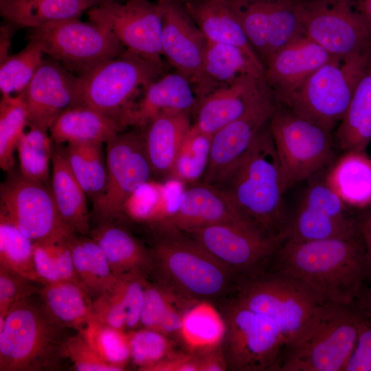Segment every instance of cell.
I'll return each instance as SVG.
<instances>
[{"label": "cell", "mask_w": 371, "mask_h": 371, "mask_svg": "<svg viewBox=\"0 0 371 371\" xmlns=\"http://www.w3.org/2000/svg\"><path fill=\"white\" fill-rule=\"evenodd\" d=\"M357 233L355 215L339 218L321 207L300 203L293 217L289 219L284 240L311 241Z\"/></svg>", "instance_id": "d590c367"}, {"label": "cell", "mask_w": 371, "mask_h": 371, "mask_svg": "<svg viewBox=\"0 0 371 371\" xmlns=\"http://www.w3.org/2000/svg\"><path fill=\"white\" fill-rule=\"evenodd\" d=\"M43 286L0 265V319H5L13 304L38 295Z\"/></svg>", "instance_id": "c3c4849f"}, {"label": "cell", "mask_w": 371, "mask_h": 371, "mask_svg": "<svg viewBox=\"0 0 371 371\" xmlns=\"http://www.w3.org/2000/svg\"><path fill=\"white\" fill-rule=\"evenodd\" d=\"M336 139L344 152L366 150L371 142V58L337 128Z\"/></svg>", "instance_id": "e575fe53"}, {"label": "cell", "mask_w": 371, "mask_h": 371, "mask_svg": "<svg viewBox=\"0 0 371 371\" xmlns=\"http://www.w3.org/2000/svg\"><path fill=\"white\" fill-rule=\"evenodd\" d=\"M69 243L78 281L93 301L109 289L117 277L103 250L89 235L73 233Z\"/></svg>", "instance_id": "836d02e7"}, {"label": "cell", "mask_w": 371, "mask_h": 371, "mask_svg": "<svg viewBox=\"0 0 371 371\" xmlns=\"http://www.w3.org/2000/svg\"><path fill=\"white\" fill-rule=\"evenodd\" d=\"M147 282V278L137 274H126L117 278L115 284L127 309L126 329H135L140 324V314Z\"/></svg>", "instance_id": "816d5d0a"}, {"label": "cell", "mask_w": 371, "mask_h": 371, "mask_svg": "<svg viewBox=\"0 0 371 371\" xmlns=\"http://www.w3.org/2000/svg\"><path fill=\"white\" fill-rule=\"evenodd\" d=\"M365 317L354 302H328L309 333L284 350L276 370L342 371Z\"/></svg>", "instance_id": "8992f818"}, {"label": "cell", "mask_w": 371, "mask_h": 371, "mask_svg": "<svg viewBox=\"0 0 371 371\" xmlns=\"http://www.w3.org/2000/svg\"><path fill=\"white\" fill-rule=\"evenodd\" d=\"M91 1L94 6H97L109 2H122V0H91Z\"/></svg>", "instance_id": "91938a15"}, {"label": "cell", "mask_w": 371, "mask_h": 371, "mask_svg": "<svg viewBox=\"0 0 371 371\" xmlns=\"http://www.w3.org/2000/svg\"><path fill=\"white\" fill-rule=\"evenodd\" d=\"M342 371H371V319L365 317L355 348Z\"/></svg>", "instance_id": "f5cc1de1"}, {"label": "cell", "mask_w": 371, "mask_h": 371, "mask_svg": "<svg viewBox=\"0 0 371 371\" xmlns=\"http://www.w3.org/2000/svg\"><path fill=\"white\" fill-rule=\"evenodd\" d=\"M28 38L37 41L45 55L78 76L126 51L109 29L80 18L30 29Z\"/></svg>", "instance_id": "30bf717a"}, {"label": "cell", "mask_w": 371, "mask_h": 371, "mask_svg": "<svg viewBox=\"0 0 371 371\" xmlns=\"http://www.w3.org/2000/svg\"><path fill=\"white\" fill-rule=\"evenodd\" d=\"M355 7L371 26V0H355Z\"/></svg>", "instance_id": "680465c9"}, {"label": "cell", "mask_w": 371, "mask_h": 371, "mask_svg": "<svg viewBox=\"0 0 371 371\" xmlns=\"http://www.w3.org/2000/svg\"><path fill=\"white\" fill-rule=\"evenodd\" d=\"M270 269L297 278L327 301L351 304L367 284L365 250L359 232L317 240H284Z\"/></svg>", "instance_id": "6da1fadb"}, {"label": "cell", "mask_w": 371, "mask_h": 371, "mask_svg": "<svg viewBox=\"0 0 371 371\" xmlns=\"http://www.w3.org/2000/svg\"><path fill=\"white\" fill-rule=\"evenodd\" d=\"M371 58V47L333 56L314 71L285 105L296 115L332 131L344 118Z\"/></svg>", "instance_id": "52a82bcc"}, {"label": "cell", "mask_w": 371, "mask_h": 371, "mask_svg": "<svg viewBox=\"0 0 371 371\" xmlns=\"http://www.w3.org/2000/svg\"><path fill=\"white\" fill-rule=\"evenodd\" d=\"M271 91L264 77L245 75L201 100L194 110L192 125L213 135L238 119Z\"/></svg>", "instance_id": "7402d4cb"}, {"label": "cell", "mask_w": 371, "mask_h": 371, "mask_svg": "<svg viewBox=\"0 0 371 371\" xmlns=\"http://www.w3.org/2000/svg\"><path fill=\"white\" fill-rule=\"evenodd\" d=\"M23 93L27 126L49 131L67 109L80 106L79 76L50 57L44 60Z\"/></svg>", "instance_id": "ac0fdd59"}, {"label": "cell", "mask_w": 371, "mask_h": 371, "mask_svg": "<svg viewBox=\"0 0 371 371\" xmlns=\"http://www.w3.org/2000/svg\"><path fill=\"white\" fill-rule=\"evenodd\" d=\"M354 304L366 317L371 319V285L366 284L362 287Z\"/></svg>", "instance_id": "6f0895ef"}, {"label": "cell", "mask_w": 371, "mask_h": 371, "mask_svg": "<svg viewBox=\"0 0 371 371\" xmlns=\"http://www.w3.org/2000/svg\"><path fill=\"white\" fill-rule=\"evenodd\" d=\"M357 231L362 240L367 267V283H371V210L358 211L355 214Z\"/></svg>", "instance_id": "11a10c76"}, {"label": "cell", "mask_w": 371, "mask_h": 371, "mask_svg": "<svg viewBox=\"0 0 371 371\" xmlns=\"http://www.w3.org/2000/svg\"><path fill=\"white\" fill-rule=\"evenodd\" d=\"M71 234L34 242V266L43 284L68 280L79 282L69 243Z\"/></svg>", "instance_id": "f35d334b"}, {"label": "cell", "mask_w": 371, "mask_h": 371, "mask_svg": "<svg viewBox=\"0 0 371 371\" xmlns=\"http://www.w3.org/2000/svg\"><path fill=\"white\" fill-rule=\"evenodd\" d=\"M212 137L192 124L177 155L170 179L189 184L202 180L209 163Z\"/></svg>", "instance_id": "60d3db41"}, {"label": "cell", "mask_w": 371, "mask_h": 371, "mask_svg": "<svg viewBox=\"0 0 371 371\" xmlns=\"http://www.w3.org/2000/svg\"><path fill=\"white\" fill-rule=\"evenodd\" d=\"M277 104L271 91L242 117L212 135L209 163L201 181L214 185L246 154Z\"/></svg>", "instance_id": "d6986e66"}, {"label": "cell", "mask_w": 371, "mask_h": 371, "mask_svg": "<svg viewBox=\"0 0 371 371\" xmlns=\"http://www.w3.org/2000/svg\"><path fill=\"white\" fill-rule=\"evenodd\" d=\"M165 73V65L126 50L79 76L80 106L94 109L122 126V118L133 102Z\"/></svg>", "instance_id": "ba28073f"}, {"label": "cell", "mask_w": 371, "mask_h": 371, "mask_svg": "<svg viewBox=\"0 0 371 371\" xmlns=\"http://www.w3.org/2000/svg\"><path fill=\"white\" fill-rule=\"evenodd\" d=\"M94 7L91 0H0V13L8 25L34 29L80 18Z\"/></svg>", "instance_id": "4dcf8cb0"}, {"label": "cell", "mask_w": 371, "mask_h": 371, "mask_svg": "<svg viewBox=\"0 0 371 371\" xmlns=\"http://www.w3.org/2000/svg\"><path fill=\"white\" fill-rule=\"evenodd\" d=\"M90 21L109 29L132 53L159 65L164 4L150 0L109 2L87 12Z\"/></svg>", "instance_id": "9a60e30c"}, {"label": "cell", "mask_w": 371, "mask_h": 371, "mask_svg": "<svg viewBox=\"0 0 371 371\" xmlns=\"http://www.w3.org/2000/svg\"><path fill=\"white\" fill-rule=\"evenodd\" d=\"M225 331L222 315L209 301L201 300L185 312L179 337L190 352L197 355L221 346Z\"/></svg>", "instance_id": "74e56055"}, {"label": "cell", "mask_w": 371, "mask_h": 371, "mask_svg": "<svg viewBox=\"0 0 371 371\" xmlns=\"http://www.w3.org/2000/svg\"><path fill=\"white\" fill-rule=\"evenodd\" d=\"M197 98L190 80L175 71L149 84L133 102L122 120L124 128L142 127L152 117L164 113H193Z\"/></svg>", "instance_id": "603a6c76"}, {"label": "cell", "mask_w": 371, "mask_h": 371, "mask_svg": "<svg viewBox=\"0 0 371 371\" xmlns=\"http://www.w3.org/2000/svg\"><path fill=\"white\" fill-rule=\"evenodd\" d=\"M181 2L184 3L185 1H188V0H180Z\"/></svg>", "instance_id": "6125c7cd"}, {"label": "cell", "mask_w": 371, "mask_h": 371, "mask_svg": "<svg viewBox=\"0 0 371 371\" xmlns=\"http://www.w3.org/2000/svg\"><path fill=\"white\" fill-rule=\"evenodd\" d=\"M284 192L333 162L331 132L278 104L269 121Z\"/></svg>", "instance_id": "9c48e42d"}, {"label": "cell", "mask_w": 371, "mask_h": 371, "mask_svg": "<svg viewBox=\"0 0 371 371\" xmlns=\"http://www.w3.org/2000/svg\"><path fill=\"white\" fill-rule=\"evenodd\" d=\"M304 35L333 56H346L371 47V26L355 0H304Z\"/></svg>", "instance_id": "2e32d148"}, {"label": "cell", "mask_w": 371, "mask_h": 371, "mask_svg": "<svg viewBox=\"0 0 371 371\" xmlns=\"http://www.w3.org/2000/svg\"><path fill=\"white\" fill-rule=\"evenodd\" d=\"M44 55L41 45L36 41L29 40L22 50L1 60V95L23 92L42 64Z\"/></svg>", "instance_id": "7bdbcfd3"}, {"label": "cell", "mask_w": 371, "mask_h": 371, "mask_svg": "<svg viewBox=\"0 0 371 371\" xmlns=\"http://www.w3.org/2000/svg\"><path fill=\"white\" fill-rule=\"evenodd\" d=\"M212 186L245 222L267 236L285 240L289 222L283 207L285 192L269 122L246 154Z\"/></svg>", "instance_id": "7a4b0ae2"}, {"label": "cell", "mask_w": 371, "mask_h": 371, "mask_svg": "<svg viewBox=\"0 0 371 371\" xmlns=\"http://www.w3.org/2000/svg\"><path fill=\"white\" fill-rule=\"evenodd\" d=\"M164 4L162 55L175 71L188 78L193 86L200 75L207 40L183 2L174 0Z\"/></svg>", "instance_id": "44dd1931"}, {"label": "cell", "mask_w": 371, "mask_h": 371, "mask_svg": "<svg viewBox=\"0 0 371 371\" xmlns=\"http://www.w3.org/2000/svg\"><path fill=\"white\" fill-rule=\"evenodd\" d=\"M104 143H69L60 148L75 178L93 205L104 194L107 167Z\"/></svg>", "instance_id": "8d00e7d4"}, {"label": "cell", "mask_w": 371, "mask_h": 371, "mask_svg": "<svg viewBox=\"0 0 371 371\" xmlns=\"http://www.w3.org/2000/svg\"><path fill=\"white\" fill-rule=\"evenodd\" d=\"M0 265L43 284L34 266V242L3 216H0Z\"/></svg>", "instance_id": "ee69618b"}, {"label": "cell", "mask_w": 371, "mask_h": 371, "mask_svg": "<svg viewBox=\"0 0 371 371\" xmlns=\"http://www.w3.org/2000/svg\"><path fill=\"white\" fill-rule=\"evenodd\" d=\"M67 352L75 370L117 371L100 357L80 331L70 335L67 341Z\"/></svg>", "instance_id": "f907efd6"}, {"label": "cell", "mask_w": 371, "mask_h": 371, "mask_svg": "<svg viewBox=\"0 0 371 371\" xmlns=\"http://www.w3.org/2000/svg\"><path fill=\"white\" fill-rule=\"evenodd\" d=\"M69 328L32 297L13 304L0 319V371H58L67 360Z\"/></svg>", "instance_id": "5b68a950"}, {"label": "cell", "mask_w": 371, "mask_h": 371, "mask_svg": "<svg viewBox=\"0 0 371 371\" xmlns=\"http://www.w3.org/2000/svg\"><path fill=\"white\" fill-rule=\"evenodd\" d=\"M263 67L279 49L304 35V0H232Z\"/></svg>", "instance_id": "e0dca14e"}, {"label": "cell", "mask_w": 371, "mask_h": 371, "mask_svg": "<svg viewBox=\"0 0 371 371\" xmlns=\"http://www.w3.org/2000/svg\"><path fill=\"white\" fill-rule=\"evenodd\" d=\"M115 282L93 301V319L111 327L126 330L127 309Z\"/></svg>", "instance_id": "681fc988"}, {"label": "cell", "mask_w": 371, "mask_h": 371, "mask_svg": "<svg viewBox=\"0 0 371 371\" xmlns=\"http://www.w3.org/2000/svg\"><path fill=\"white\" fill-rule=\"evenodd\" d=\"M196 355L199 359V371H225L227 370L221 345Z\"/></svg>", "instance_id": "9f6ffc18"}, {"label": "cell", "mask_w": 371, "mask_h": 371, "mask_svg": "<svg viewBox=\"0 0 371 371\" xmlns=\"http://www.w3.org/2000/svg\"><path fill=\"white\" fill-rule=\"evenodd\" d=\"M0 186V216L14 223L33 242L75 233L62 218L50 185L8 173Z\"/></svg>", "instance_id": "5bb4252c"}, {"label": "cell", "mask_w": 371, "mask_h": 371, "mask_svg": "<svg viewBox=\"0 0 371 371\" xmlns=\"http://www.w3.org/2000/svg\"><path fill=\"white\" fill-rule=\"evenodd\" d=\"M174 1V0H155V1H157V2L160 3H168L169 1Z\"/></svg>", "instance_id": "94428289"}, {"label": "cell", "mask_w": 371, "mask_h": 371, "mask_svg": "<svg viewBox=\"0 0 371 371\" xmlns=\"http://www.w3.org/2000/svg\"><path fill=\"white\" fill-rule=\"evenodd\" d=\"M105 144L107 183L104 194L93 205L94 222L122 220L130 199L154 180L139 128L122 131Z\"/></svg>", "instance_id": "7c38bea8"}, {"label": "cell", "mask_w": 371, "mask_h": 371, "mask_svg": "<svg viewBox=\"0 0 371 371\" xmlns=\"http://www.w3.org/2000/svg\"><path fill=\"white\" fill-rule=\"evenodd\" d=\"M369 210H371V207H370L369 208Z\"/></svg>", "instance_id": "be15d7a7"}, {"label": "cell", "mask_w": 371, "mask_h": 371, "mask_svg": "<svg viewBox=\"0 0 371 371\" xmlns=\"http://www.w3.org/2000/svg\"><path fill=\"white\" fill-rule=\"evenodd\" d=\"M183 3L207 41L238 47L262 65L244 32L232 0H188Z\"/></svg>", "instance_id": "4316f807"}, {"label": "cell", "mask_w": 371, "mask_h": 371, "mask_svg": "<svg viewBox=\"0 0 371 371\" xmlns=\"http://www.w3.org/2000/svg\"><path fill=\"white\" fill-rule=\"evenodd\" d=\"M120 220L95 221L89 236L101 247L113 274H137L145 278L154 271V260L148 247L120 223Z\"/></svg>", "instance_id": "d4e9b609"}, {"label": "cell", "mask_w": 371, "mask_h": 371, "mask_svg": "<svg viewBox=\"0 0 371 371\" xmlns=\"http://www.w3.org/2000/svg\"><path fill=\"white\" fill-rule=\"evenodd\" d=\"M80 331L103 361L117 371L126 369L131 361L127 331L93 319Z\"/></svg>", "instance_id": "f6af8a7d"}, {"label": "cell", "mask_w": 371, "mask_h": 371, "mask_svg": "<svg viewBox=\"0 0 371 371\" xmlns=\"http://www.w3.org/2000/svg\"><path fill=\"white\" fill-rule=\"evenodd\" d=\"M332 58L305 35L273 54L264 66V78L277 103L285 106L304 82Z\"/></svg>", "instance_id": "ffe728a7"}, {"label": "cell", "mask_w": 371, "mask_h": 371, "mask_svg": "<svg viewBox=\"0 0 371 371\" xmlns=\"http://www.w3.org/2000/svg\"><path fill=\"white\" fill-rule=\"evenodd\" d=\"M131 361L139 368H148L172 353L168 337L150 328H143L127 331Z\"/></svg>", "instance_id": "bcb514c9"}, {"label": "cell", "mask_w": 371, "mask_h": 371, "mask_svg": "<svg viewBox=\"0 0 371 371\" xmlns=\"http://www.w3.org/2000/svg\"><path fill=\"white\" fill-rule=\"evenodd\" d=\"M234 291L240 304L276 324L285 348L309 333L329 302L297 278L269 267L238 278Z\"/></svg>", "instance_id": "277c9868"}, {"label": "cell", "mask_w": 371, "mask_h": 371, "mask_svg": "<svg viewBox=\"0 0 371 371\" xmlns=\"http://www.w3.org/2000/svg\"><path fill=\"white\" fill-rule=\"evenodd\" d=\"M38 295L49 315L67 328L80 331L93 319V300L78 282L43 284Z\"/></svg>", "instance_id": "d6a6232c"}, {"label": "cell", "mask_w": 371, "mask_h": 371, "mask_svg": "<svg viewBox=\"0 0 371 371\" xmlns=\"http://www.w3.org/2000/svg\"><path fill=\"white\" fill-rule=\"evenodd\" d=\"M245 75L264 77V67L238 47L207 41L200 75L193 85L197 103Z\"/></svg>", "instance_id": "83f0119b"}, {"label": "cell", "mask_w": 371, "mask_h": 371, "mask_svg": "<svg viewBox=\"0 0 371 371\" xmlns=\"http://www.w3.org/2000/svg\"><path fill=\"white\" fill-rule=\"evenodd\" d=\"M192 111L160 114L139 128L154 180L170 179L177 155L192 126Z\"/></svg>", "instance_id": "484cf974"}, {"label": "cell", "mask_w": 371, "mask_h": 371, "mask_svg": "<svg viewBox=\"0 0 371 371\" xmlns=\"http://www.w3.org/2000/svg\"><path fill=\"white\" fill-rule=\"evenodd\" d=\"M50 187L63 221L75 233L89 235L91 213L87 196L70 170L60 146L56 144L52 156Z\"/></svg>", "instance_id": "f1b7e54d"}, {"label": "cell", "mask_w": 371, "mask_h": 371, "mask_svg": "<svg viewBox=\"0 0 371 371\" xmlns=\"http://www.w3.org/2000/svg\"><path fill=\"white\" fill-rule=\"evenodd\" d=\"M123 129L116 120L89 106H76L61 113L49 133L56 144L106 143Z\"/></svg>", "instance_id": "f546056e"}, {"label": "cell", "mask_w": 371, "mask_h": 371, "mask_svg": "<svg viewBox=\"0 0 371 371\" xmlns=\"http://www.w3.org/2000/svg\"><path fill=\"white\" fill-rule=\"evenodd\" d=\"M27 126V113L23 93L1 95L0 102V167L13 170L16 144Z\"/></svg>", "instance_id": "b9f144b4"}, {"label": "cell", "mask_w": 371, "mask_h": 371, "mask_svg": "<svg viewBox=\"0 0 371 371\" xmlns=\"http://www.w3.org/2000/svg\"><path fill=\"white\" fill-rule=\"evenodd\" d=\"M154 271L159 281L196 301L234 291L238 278L185 232L166 223L149 226Z\"/></svg>", "instance_id": "3957f363"}, {"label": "cell", "mask_w": 371, "mask_h": 371, "mask_svg": "<svg viewBox=\"0 0 371 371\" xmlns=\"http://www.w3.org/2000/svg\"><path fill=\"white\" fill-rule=\"evenodd\" d=\"M238 221H244L223 193L214 186L199 181L181 193L177 206L160 223L189 232L210 225Z\"/></svg>", "instance_id": "cb8c5ba5"}, {"label": "cell", "mask_w": 371, "mask_h": 371, "mask_svg": "<svg viewBox=\"0 0 371 371\" xmlns=\"http://www.w3.org/2000/svg\"><path fill=\"white\" fill-rule=\"evenodd\" d=\"M221 315L225 326L221 348L227 370H276L285 342L276 324L235 298Z\"/></svg>", "instance_id": "8fae6325"}, {"label": "cell", "mask_w": 371, "mask_h": 371, "mask_svg": "<svg viewBox=\"0 0 371 371\" xmlns=\"http://www.w3.org/2000/svg\"><path fill=\"white\" fill-rule=\"evenodd\" d=\"M185 233L238 278L267 269L284 241L267 236L242 221L216 223Z\"/></svg>", "instance_id": "4fadbf2b"}, {"label": "cell", "mask_w": 371, "mask_h": 371, "mask_svg": "<svg viewBox=\"0 0 371 371\" xmlns=\"http://www.w3.org/2000/svg\"><path fill=\"white\" fill-rule=\"evenodd\" d=\"M29 128L16 144L19 172L29 179L50 185L49 164L54 142L47 131L36 127Z\"/></svg>", "instance_id": "ab89813d"}, {"label": "cell", "mask_w": 371, "mask_h": 371, "mask_svg": "<svg viewBox=\"0 0 371 371\" xmlns=\"http://www.w3.org/2000/svg\"><path fill=\"white\" fill-rule=\"evenodd\" d=\"M146 371H199L198 357L192 352H172Z\"/></svg>", "instance_id": "db71d44e"}, {"label": "cell", "mask_w": 371, "mask_h": 371, "mask_svg": "<svg viewBox=\"0 0 371 371\" xmlns=\"http://www.w3.org/2000/svg\"><path fill=\"white\" fill-rule=\"evenodd\" d=\"M326 179L346 205L371 207V157L366 150H350L334 164Z\"/></svg>", "instance_id": "1f68e13d"}, {"label": "cell", "mask_w": 371, "mask_h": 371, "mask_svg": "<svg viewBox=\"0 0 371 371\" xmlns=\"http://www.w3.org/2000/svg\"><path fill=\"white\" fill-rule=\"evenodd\" d=\"M181 296L185 295L164 282L159 281L151 283L148 281L144 289L139 325L143 328L157 330L166 310Z\"/></svg>", "instance_id": "7dc6e473"}]
</instances>
